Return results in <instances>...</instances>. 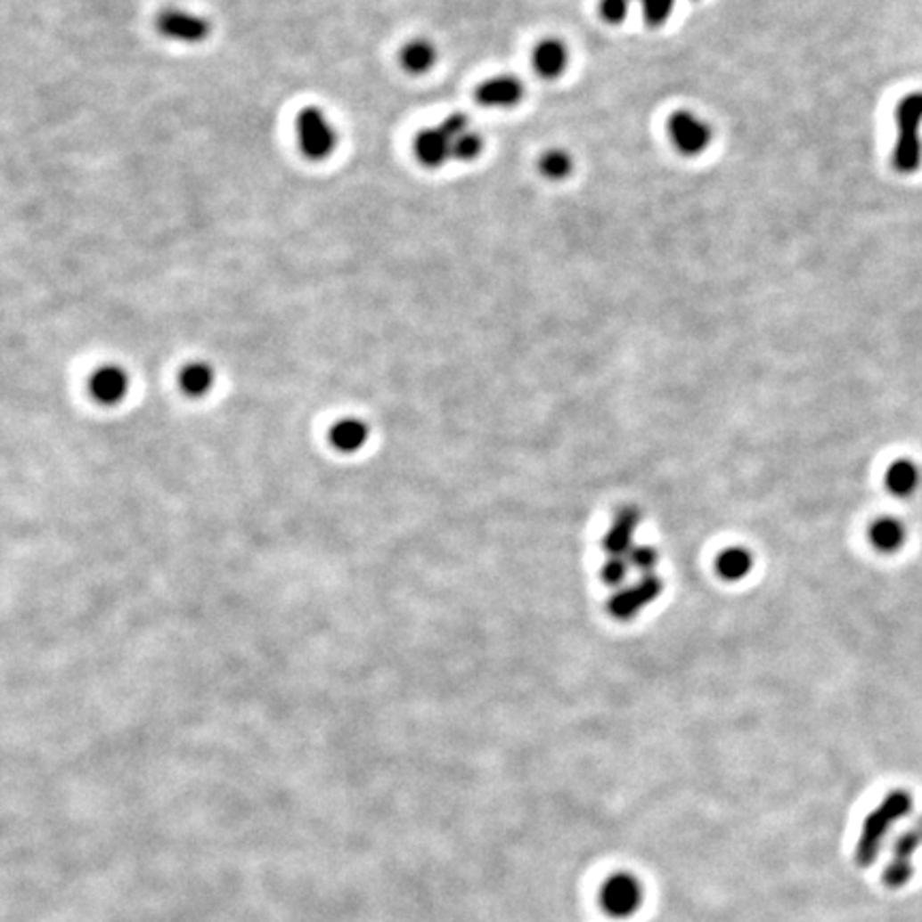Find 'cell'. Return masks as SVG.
Returning <instances> with one entry per match:
<instances>
[{"label":"cell","mask_w":922,"mask_h":922,"mask_svg":"<svg viewBox=\"0 0 922 922\" xmlns=\"http://www.w3.org/2000/svg\"><path fill=\"white\" fill-rule=\"evenodd\" d=\"M912 803L914 801L912 796H910V792L894 790L882 801V805L867 818L865 828H862V839L859 844V861L862 865L876 861V854L877 850H880L884 835L888 833V828H891L899 818L908 816V813L912 812Z\"/></svg>","instance_id":"cell-1"},{"label":"cell","mask_w":922,"mask_h":922,"mask_svg":"<svg viewBox=\"0 0 922 922\" xmlns=\"http://www.w3.org/2000/svg\"><path fill=\"white\" fill-rule=\"evenodd\" d=\"M645 886L641 877L632 871H615L602 882L598 893V903L602 912L611 918L625 920L643 908Z\"/></svg>","instance_id":"cell-2"},{"label":"cell","mask_w":922,"mask_h":922,"mask_svg":"<svg viewBox=\"0 0 922 922\" xmlns=\"http://www.w3.org/2000/svg\"><path fill=\"white\" fill-rule=\"evenodd\" d=\"M298 143L301 154L312 163H322L338 148V131L318 107H304L298 113Z\"/></svg>","instance_id":"cell-3"},{"label":"cell","mask_w":922,"mask_h":922,"mask_svg":"<svg viewBox=\"0 0 922 922\" xmlns=\"http://www.w3.org/2000/svg\"><path fill=\"white\" fill-rule=\"evenodd\" d=\"M899 118V143L894 148V165L902 171H912L920 163V142L916 128L922 120V96L914 94L902 101L897 111Z\"/></svg>","instance_id":"cell-4"},{"label":"cell","mask_w":922,"mask_h":922,"mask_svg":"<svg viewBox=\"0 0 922 922\" xmlns=\"http://www.w3.org/2000/svg\"><path fill=\"white\" fill-rule=\"evenodd\" d=\"M156 30L163 39L197 45V43L208 39L209 32H212V24L201 15L191 13V11L167 7L156 15Z\"/></svg>","instance_id":"cell-5"},{"label":"cell","mask_w":922,"mask_h":922,"mask_svg":"<svg viewBox=\"0 0 922 922\" xmlns=\"http://www.w3.org/2000/svg\"><path fill=\"white\" fill-rule=\"evenodd\" d=\"M668 135L679 152L688 156L700 154L711 142L709 124L689 111L673 113L668 120Z\"/></svg>","instance_id":"cell-6"},{"label":"cell","mask_w":922,"mask_h":922,"mask_svg":"<svg viewBox=\"0 0 922 922\" xmlns=\"http://www.w3.org/2000/svg\"><path fill=\"white\" fill-rule=\"evenodd\" d=\"M662 592V581L656 575H645L634 585L625 587L624 592L615 594L608 602V611L617 619L634 617L641 608L651 605Z\"/></svg>","instance_id":"cell-7"},{"label":"cell","mask_w":922,"mask_h":922,"mask_svg":"<svg viewBox=\"0 0 922 922\" xmlns=\"http://www.w3.org/2000/svg\"><path fill=\"white\" fill-rule=\"evenodd\" d=\"M128 385H131V379H128L126 370L120 365H102L90 379V393L96 402L113 406L126 397Z\"/></svg>","instance_id":"cell-8"},{"label":"cell","mask_w":922,"mask_h":922,"mask_svg":"<svg viewBox=\"0 0 922 922\" xmlns=\"http://www.w3.org/2000/svg\"><path fill=\"white\" fill-rule=\"evenodd\" d=\"M414 156L428 169H438L453 159V142L440 126L423 128L414 139Z\"/></svg>","instance_id":"cell-9"},{"label":"cell","mask_w":922,"mask_h":922,"mask_svg":"<svg viewBox=\"0 0 922 922\" xmlns=\"http://www.w3.org/2000/svg\"><path fill=\"white\" fill-rule=\"evenodd\" d=\"M523 99V84L510 75H500L483 82L477 90V101L485 107H512Z\"/></svg>","instance_id":"cell-10"},{"label":"cell","mask_w":922,"mask_h":922,"mask_svg":"<svg viewBox=\"0 0 922 922\" xmlns=\"http://www.w3.org/2000/svg\"><path fill=\"white\" fill-rule=\"evenodd\" d=\"M636 523H639V510L636 509H622L615 515L611 530L605 538V549L607 553H611V558H622L624 553L630 551Z\"/></svg>","instance_id":"cell-11"},{"label":"cell","mask_w":922,"mask_h":922,"mask_svg":"<svg viewBox=\"0 0 922 922\" xmlns=\"http://www.w3.org/2000/svg\"><path fill=\"white\" fill-rule=\"evenodd\" d=\"M532 62L541 78L555 79L564 73L566 62H568V52H566L564 43H559L558 39H544L534 50Z\"/></svg>","instance_id":"cell-12"},{"label":"cell","mask_w":922,"mask_h":922,"mask_svg":"<svg viewBox=\"0 0 922 922\" xmlns=\"http://www.w3.org/2000/svg\"><path fill=\"white\" fill-rule=\"evenodd\" d=\"M905 527L902 521L893 519V517H884V519H877L869 527V543L873 549L880 553H894L903 547L905 543Z\"/></svg>","instance_id":"cell-13"},{"label":"cell","mask_w":922,"mask_h":922,"mask_svg":"<svg viewBox=\"0 0 922 922\" xmlns=\"http://www.w3.org/2000/svg\"><path fill=\"white\" fill-rule=\"evenodd\" d=\"M436 58H438V52H436L434 43L428 39H414L406 43L400 53L404 71L410 75L428 73L436 64Z\"/></svg>","instance_id":"cell-14"},{"label":"cell","mask_w":922,"mask_h":922,"mask_svg":"<svg viewBox=\"0 0 922 922\" xmlns=\"http://www.w3.org/2000/svg\"><path fill=\"white\" fill-rule=\"evenodd\" d=\"M886 489L897 498H908L918 487V468L910 460H894L884 474Z\"/></svg>","instance_id":"cell-15"},{"label":"cell","mask_w":922,"mask_h":922,"mask_svg":"<svg viewBox=\"0 0 922 922\" xmlns=\"http://www.w3.org/2000/svg\"><path fill=\"white\" fill-rule=\"evenodd\" d=\"M370 436L368 423H363L361 419H344L336 423V428L331 431V442L333 446L344 453L359 451L361 446L365 445Z\"/></svg>","instance_id":"cell-16"},{"label":"cell","mask_w":922,"mask_h":922,"mask_svg":"<svg viewBox=\"0 0 922 922\" xmlns=\"http://www.w3.org/2000/svg\"><path fill=\"white\" fill-rule=\"evenodd\" d=\"M214 380H216V374H214L212 365L203 363V361L188 363V365H184V370L180 371L182 391L191 397L208 396V391L212 389Z\"/></svg>","instance_id":"cell-17"},{"label":"cell","mask_w":922,"mask_h":922,"mask_svg":"<svg viewBox=\"0 0 922 922\" xmlns=\"http://www.w3.org/2000/svg\"><path fill=\"white\" fill-rule=\"evenodd\" d=\"M752 555H749L747 549L743 547H730L724 549L715 559V570L722 579L726 581H738L743 579L749 570H752Z\"/></svg>","instance_id":"cell-18"},{"label":"cell","mask_w":922,"mask_h":922,"mask_svg":"<svg viewBox=\"0 0 922 922\" xmlns=\"http://www.w3.org/2000/svg\"><path fill=\"white\" fill-rule=\"evenodd\" d=\"M538 169L544 177L549 180H564L566 175H570L573 171V159H570L568 152L564 150H549L541 156V163H538Z\"/></svg>","instance_id":"cell-19"},{"label":"cell","mask_w":922,"mask_h":922,"mask_svg":"<svg viewBox=\"0 0 922 922\" xmlns=\"http://www.w3.org/2000/svg\"><path fill=\"white\" fill-rule=\"evenodd\" d=\"M481 152H483V137L478 133L466 131L457 139H453V159L455 160H463V163H468V160L478 159Z\"/></svg>","instance_id":"cell-20"},{"label":"cell","mask_w":922,"mask_h":922,"mask_svg":"<svg viewBox=\"0 0 922 922\" xmlns=\"http://www.w3.org/2000/svg\"><path fill=\"white\" fill-rule=\"evenodd\" d=\"M641 3H643V18L649 26L665 24L675 7V0H641Z\"/></svg>","instance_id":"cell-21"},{"label":"cell","mask_w":922,"mask_h":922,"mask_svg":"<svg viewBox=\"0 0 922 922\" xmlns=\"http://www.w3.org/2000/svg\"><path fill=\"white\" fill-rule=\"evenodd\" d=\"M656 559H657V553L651 547H645V544H641V547H632L628 551V564L634 566V568L641 570V573L651 575V570H654V566H656Z\"/></svg>","instance_id":"cell-22"},{"label":"cell","mask_w":922,"mask_h":922,"mask_svg":"<svg viewBox=\"0 0 922 922\" xmlns=\"http://www.w3.org/2000/svg\"><path fill=\"white\" fill-rule=\"evenodd\" d=\"M910 877H912V862L905 861V859H894L891 865H888L884 880H886L888 886L897 888V886H902V884L908 882Z\"/></svg>","instance_id":"cell-23"},{"label":"cell","mask_w":922,"mask_h":922,"mask_svg":"<svg viewBox=\"0 0 922 922\" xmlns=\"http://www.w3.org/2000/svg\"><path fill=\"white\" fill-rule=\"evenodd\" d=\"M628 568H630L628 559L611 558L605 564V568H602V579H605V583L611 587L619 585L625 579V575H628Z\"/></svg>","instance_id":"cell-24"},{"label":"cell","mask_w":922,"mask_h":922,"mask_svg":"<svg viewBox=\"0 0 922 922\" xmlns=\"http://www.w3.org/2000/svg\"><path fill=\"white\" fill-rule=\"evenodd\" d=\"M630 0H600V15L608 24H619L628 15Z\"/></svg>","instance_id":"cell-25"},{"label":"cell","mask_w":922,"mask_h":922,"mask_svg":"<svg viewBox=\"0 0 922 922\" xmlns=\"http://www.w3.org/2000/svg\"><path fill=\"white\" fill-rule=\"evenodd\" d=\"M440 128L453 142V139H457L460 135L470 131V120H468V116H463V113H451V116H446L445 120H442Z\"/></svg>","instance_id":"cell-26"},{"label":"cell","mask_w":922,"mask_h":922,"mask_svg":"<svg viewBox=\"0 0 922 922\" xmlns=\"http://www.w3.org/2000/svg\"><path fill=\"white\" fill-rule=\"evenodd\" d=\"M918 830H920V835H922V822H920V828Z\"/></svg>","instance_id":"cell-27"}]
</instances>
